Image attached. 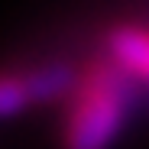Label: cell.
<instances>
[{
    "label": "cell",
    "mask_w": 149,
    "mask_h": 149,
    "mask_svg": "<svg viewBox=\"0 0 149 149\" xmlns=\"http://www.w3.org/2000/svg\"><path fill=\"white\" fill-rule=\"evenodd\" d=\"M104 55L136 88L149 91V23L127 19V23L110 26L104 36Z\"/></svg>",
    "instance_id": "cell-2"
},
{
    "label": "cell",
    "mask_w": 149,
    "mask_h": 149,
    "mask_svg": "<svg viewBox=\"0 0 149 149\" xmlns=\"http://www.w3.org/2000/svg\"><path fill=\"white\" fill-rule=\"evenodd\" d=\"M136 84L107 55L84 62L62 113V149H110L130 117Z\"/></svg>",
    "instance_id": "cell-1"
}]
</instances>
